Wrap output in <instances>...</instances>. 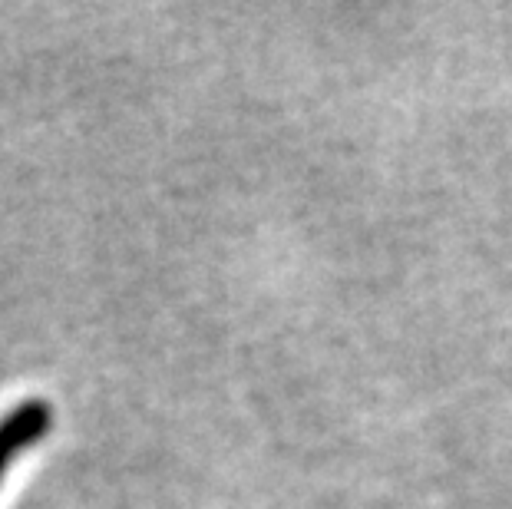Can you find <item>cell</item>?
<instances>
[{
  "label": "cell",
  "instance_id": "6da1fadb",
  "mask_svg": "<svg viewBox=\"0 0 512 509\" xmlns=\"http://www.w3.org/2000/svg\"><path fill=\"white\" fill-rule=\"evenodd\" d=\"M53 430V407L43 397H27L0 417V483L7 470Z\"/></svg>",
  "mask_w": 512,
  "mask_h": 509
}]
</instances>
